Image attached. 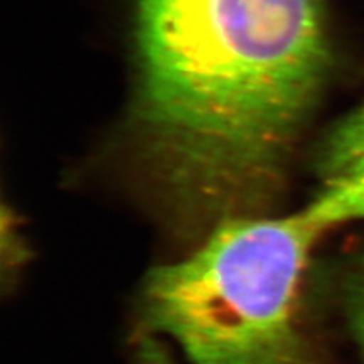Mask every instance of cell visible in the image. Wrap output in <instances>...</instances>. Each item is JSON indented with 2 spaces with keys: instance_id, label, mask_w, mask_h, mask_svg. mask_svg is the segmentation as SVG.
I'll list each match as a JSON object with an SVG mask.
<instances>
[{
  "instance_id": "cell-1",
  "label": "cell",
  "mask_w": 364,
  "mask_h": 364,
  "mask_svg": "<svg viewBox=\"0 0 364 364\" xmlns=\"http://www.w3.org/2000/svg\"><path fill=\"white\" fill-rule=\"evenodd\" d=\"M139 166L209 230L270 215L329 71L322 0H136Z\"/></svg>"
},
{
  "instance_id": "cell-2",
  "label": "cell",
  "mask_w": 364,
  "mask_h": 364,
  "mask_svg": "<svg viewBox=\"0 0 364 364\" xmlns=\"http://www.w3.org/2000/svg\"><path fill=\"white\" fill-rule=\"evenodd\" d=\"M324 231L304 209L223 221L149 275L144 312L189 364H317L306 280Z\"/></svg>"
},
{
  "instance_id": "cell-3",
  "label": "cell",
  "mask_w": 364,
  "mask_h": 364,
  "mask_svg": "<svg viewBox=\"0 0 364 364\" xmlns=\"http://www.w3.org/2000/svg\"><path fill=\"white\" fill-rule=\"evenodd\" d=\"M322 231L364 220V157L318 171V189L304 208Z\"/></svg>"
},
{
  "instance_id": "cell-4",
  "label": "cell",
  "mask_w": 364,
  "mask_h": 364,
  "mask_svg": "<svg viewBox=\"0 0 364 364\" xmlns=\"http://www.w3.org/2000/svg\"><path fill=\"white\" fill-rule=\"evenodd\" d=\"M364 157V105L346 117L326 136L318 150L317 171L334 169Z\"/></svg>"
},
{
  "instance_id": "cell-5",
  "label": "cell",
  "mask_w": 364,
  "mask_h": 364,
  "mask_svg": "<svg viewBox=\"0 0 364 364\" xmlns=\"http://www.w3.org/2000/svg\"><path fill=\"white\" fill-rule=\"evenodd\" d=\"M346 316L353 341L364 364V257L354 267L346 287Z\"/></svg>"
},
{
  "instance_id": "cell-6",
  "label": "cell",
  "mask_w": 364,
  "mask_h": 364,
  "mask_svg": "<svg viewBox=\"0 0 364 364\" xmlns=\"http://www.w3.org/2000/svg\"><path fill=\"white\" fill-rule=\"evenodd\" d=\"M145 364H164V363H161V359H154L149 354V359H147V361H145Z\"/></svg>"
}]
</instances>
